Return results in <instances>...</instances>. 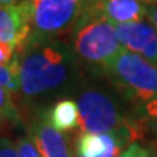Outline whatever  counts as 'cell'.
I'll use <instances>...</instances> for the list:
<instances>
[{
  "mask_svg": "<svg viewBox=\"0 0 157 157\" xmlns=\"http://www.w3.org/2000/svg\"><path fill=\"white\" fill-rule=\"evenodd\" d=\"M17 56L21 93L25 98L68 89L78 74V60L71 45L60 38H28Z\"/></svg>",
  "mask_w": 157,
  "mask_h": 157,
  "instance_id": "obj_1",
  "label": "cell"
},
{
  "mask_svg": "<svg viewBox=\"0 0 157 157\" xmlns=\"http://www.w3.org/2000/svg\"><path fill=\"white\" fill-rule=\"evenodd\" d=\"M70 45L78 61L103 70L122 50L115 25L89 10L83 12L71 31Z\"/></svg>",
  "mask_w": 157,
  "mask_h": 157,
  "instance_id": "obj_2",
  "label": "cell"
},
{
  "mask_svg": "<svg viewBox=\"0 0 157 157\" xmlns=\"http://www.w3.org/2000/svg\"><path fill=\"white\" fill-rule=\"evenodd\" d=\"M29 38H58L71 32L82 17L84 0H26Z\"/></svg>",
  "mask_w": 157,
  "mask_h": 157,
  "instance_id": "obj_3",
  "label": "cell"
},
{
  "mask_svg": "<svg viewBox=\"0 0 157 157\" xmlns=\"http://www.w3.org/2000/svg\"><path fill=\"white\" fill-rule=\"evenodd\" d=\"M105 71L135 101L147 103L157 96V64L138 54L122 48L108 64Z\"/></svg>",
  "mask_w": 157,
  "mask_h": 157,
  "instance_id": "obj_4",
  "label": "cell"
},
{
  "mask_svg": "<svg viewBox=\"0 0 157 157\" xmlns=\"http://www.w3.org/2000/svg\"><path fill=\"white\" fill-rule=\"evenodd\" d=\"M76 102L78 108V128L82 132H111L129 122L122 117L115 101L101 89H84Z\"/></svg>",
  "mask_w": 157,
  "mask_h": 157,
  "instance_id": "obj_5",
  "label": "cell"
},
{
  "mask_svg": "<svg viewBox=\"0 0 157 157\" xmlns=\"http://www.w3.org/2000/svg\"><path fill=\"white\" fill-rule=\"evenodd\" d=\"M138 137V127L131 121L111 132H82L76 141V157H119L122 148L131 146V141Z\"/></svg>",
  "mask_w": 157,
  "mask_h": 157,
  "instance_id": "obj_6",
  "label": "cell"
},
{
  "mask_svg": "<svg viewBox=\"0 0 157 157\" xmlns=\"http://www.w3.org/2000/svg\"><path fill=\"white\" fill-rule=\"evenodd\" d=\"M115 28L122 48L157 64V31L151 23L138 21L117 25Z\"/></svg>",
  "mask_w": 157,
  "mask_h": 157,
  "instance_id": "obj_7",
  "label": "cell"
},
{
  "mask_svg": "<svg viewBox=\"0 0 157 157\" xmlns=\"http://www.w3.org/2000/svg\"><path fill=\"white\" fill-rule=\"evenodd\" d=\"M26 0L16 5H0V42L19 50L29 38Z\"/></svg>",
  "mask_w": 157,
  "mask_h": 157,
  "instance_id": "obj_8",
  "label": "cell"
},
{
  "mask_svg": "<svg viewBox=\"0 0 157 157\" xmlns=\"http://www.w3.org/2000/svg\"><path fill=\"white\" fill-rule=\"evenodd\" d=\"M147 6L143 0H98L93 5L86 6L84 10L92 12L117 26L143 21L147 17Z\"/></svg>",
  "mask_w": 157,
  "mask_h": 157,
  "instance_id": "obj_9",
  "label": "cell"
},
{
  "mask_svg": "<svg viewBox=\"0 0 157 157\" xmlns=\"http://www.w3.org/2000/svg\"><path fill=\"white\" fill-rule=\"evenodd\" d=\"M28 131L29 138L35 144L41 157H71L63 132L52 128L42 115L31 122Z\"/></svg>",
  "mask_w": 157,
  "mask_h": 157,
  "instance_id": "obj_10",
  "label": "cell"
},
{
  "mask_svg": "<svg viewBox=\"0 0 157 157\" xmlns=\"http://www.w3.org/2000/svg\"><path fill=\"white\" fill-rule=\"evenodd\" d=\"M52 128L60 132H68L78 127V108L73 99H60L42 115Z\"/></svg>",
  "mask_w": 157,
  "mask_h": 157,
  "instance_id": "obj_11",
  "label": "cell"
},
{
  "mask_svg": "<svg viewBox=\"0 0 157 157\" xmlns=\"http://www.w3.org/2000/svg\"><path fill=\"white\" fill-rule=\"evenodd\" d=\"M19 119V112L12 99L10 92L0 86V125L5 122H16Z\"/></svg>",
  "mask_w": 157,
  "mask_h": 157,
  "instance_id": "obj_12",
  "label": "cell"
},
{
  "mask_svg": "<svg viewBox=\"0 0 157 157\" xmlns=\"http://www.w3.org/2000/svg\"><path fill=\"white\" fill-rule=\"evenodd\" d=\"M16 147L21 157H41L35 144L29 138H19L16 143Z\"/></svg>",
  "mask_w": 157,
  "mask_h": 157,
  "instance_id": "obj_13",
  "label": "cell"
},
{
  "mask_svg": "<svg viewBox=\"0 0 157 157\" xmlns=\"http://www.w3.org/2000/svg\"><path fill=\"white\" fill-rule=\"evenodd\" d=\"M119 157H151V151L141 147L138 143H132L119 154Z\"/></svg>",
  "mask_w": 157,
  "mask_h": 157,
  "instance_id": "obj_14",
  "label": "cell"
},
{
  "mask_svg": "<svg viewBox=\"0 0 157 157\" xmlns=\"http://www.w3.org/2000/svg\"><path fill=\"white\" fill-rule=\"evenodd\" d=\"M0 157H21L16 144H13L7 138L0 137Z\"/></svg>",
  "mask_w": 157,
  "mask_h": 157,
  "instance_id": "obj_15",
  "label": "cell"
},
{
  "mask_svg": "<svg viewBox=\"0 0 157 157\" xmlns=\"http://www.w3.org/2000/svg\"><path fill=\"white\" fill-rule=\"evenodd\" d=\"M17 50H15L10 45H6L0 42V66H6L15 60Z\"/></svg>",
  "mask_w": 157,
  "mask_h": 157,
  "instance_id": "obj_16",
  "label": "cell"
},
{
  "mask_svg": "<svg viewBox=\"0 0 157 157\" xmlns=\"http://www.w3.org/2000/svg\"><path fill=\"white\" fill-rule=\"evenodd\" d=\"M144 111H146L147 119L151 121V125H157V96L147 102Z\"/></svg>",
  "mask_w": 157,
  "mask_h": 157,
  "instance_id": "obj_17",
  "label": "cell"
},
{
  "mask_svg": "<svg viewBox=\"0 0 157 157\" xmlns=\"http://www.w3.org/2000/svg\"><path fill=\"white\" fill-rule=\"evenodd\" d=\"M147 19L157 31V3L147 6Z\"/></svg>",
  "mask_w": 157,
  "mask_h": 157,
  "instance_id": "obj_18",
  "label": "cell"
},
{
  "mask_svg": "<svg viewBox=\"0 0 157 157\" xmlns=\"http://www.w3.org/2000/svg\"><path fill=\"white\" fill-rule=\"evenodd\" d=\"M21 2H25V0H0V5H16Z\"/></svg>",
  "mask_w": 157,
  "mask_h": 157,
  "instance_id": "obj_19",
  "label": "cell"
},
{
  "mask_svg": "<svg viewBox=\"0 0 157 157\" xmlns=\"http://www.w3.org/2000/svg\"><path fill=\"white\" fill-rule=\"evenodd\" d=\"M98 0H84V3H86V6H90V5H93V3H96Z\"/></svg>",
  "mask_w": 157,
  "mask_h": 157,
  "instance_id": "obj_20",
  "label": "cell"
},
{
  "mask_svg": "<svg viewBox=\"0 0 157 157\" xmlns=\"http://www.w3.org/2000/svg\"><path fill=\"white\" fill-rule=\"evenodd\" d=\"M144 3H147V5H153V3H157V0H143Z\"/></svg>",
  "mask_w": 157,
  "mask_h": 157,
  "instance_id": "obj_21",
  "label": "cell"
},
{
  "mask_svg": "<svg viewBox=\"0 0 157 157\" xmlns=\"http://www.w3.org/2000/svg\"><path fill=\"white\" fill-rule=\"evenodd\" d=\"M153 129H154V132H156V137H157V125H153Z\"/></svg>",
  "mask_w": 157,
  "mask_h": 157,
  "instance_id": "obj_22",
  "label": "cell"
},
{
  "mask_svg": "<svg viewBox=\"0 0 157 157\" xmlns=\"http://www.w3.org/2000/svg\"><path fill=\"white\" fill-rule=\"evenodd\" d=\"M151 157H157V154L154 151H151Z\"/></svg>",
  "mask_w": 157,
  "mask_h": 157,
  "instance_id": "obj_23",
  "label": "cell"
}]
</instances>
